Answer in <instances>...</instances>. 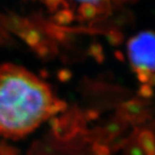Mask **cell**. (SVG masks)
Wrapping results in <instances>:
<instances>
[{
	"mask_svg": "<svg viewBox=\"0 0 155 155\" xmlns=\"http://www.w3.org/2000/svg\"><path fill=\"white\" fill-rule=\"evenodd\" d=\"M64 106L49 84L25 67L0 66V136L23 138Z\"/></svg>",
	"mask_w": 155,
	"mask_h": 155,
	"instance_id": "6da1fadb",
	"label": "cell"
},
{
	"mask_svg": "<svg viewBox=\"0 0 155 155\" xmlns=\"http://www.w3.org/2000/svg\"><path fill=\"white\" fill-rule=\"evenodd\" d=\"M128 58L134 69L155 71V33L143 31L127 42Z\"/></svg>",
	"mask_w": 155,
	"mask_h": 155,
	"instance_id": "7a4b0ae2",
	"label": "cell"
},
{
	"mask_svg": "<svg viewBox=\"0 0 155 155\" xmlns=\"http://www.w3.org/2000/svg\"><path fill=\"white\" fill-rule=\"evenodd\" d=\"M146 112L142 103L138 100H132L124 103L121 107V116L123 119L134 122H142Z\"/></svg>",
	"mask_w": 155,
	"mask_h": 155,
	"instance_id": "3957f363",
	"label": "cell"
},
{
	"mask_svg": "<svg viewBox=\"0 0 155 155\" xmlns=\"http://www.w3.org/2000/svg\"><path fill=\"white\" fill-rule=\"evenodd\" d=\"M138 145L146 155L155 154V137L149 130H142L138 135Z\"/></svg>",
	"mask_w": 155,
	"mask_h": 155,
	"instance_id": "277c9868",
	"label": "cell"
},
{
	"mask_svg": "<svg viewBox=\"0 0 155 155\" xmlns=\"http://www.w3.org/2000/svg\"><path fill=\"white\" fill-rule=\"evenodd\" d=\"M138 95L144 99H148V98H151L152 97H153L154 91L151 85L147 84H143L139 88Z\"/></svg>",
	"mask_w": 155,
	"mask_h": 155,
	"instance_id": "5b68a950",
	"label": "cell"
},
{
	"mask_svg": "<svg viewBox=\"0 0 155 155\" xmlns=\"http://www.w3.org/2000/svg\"><path fill=\"white\" fill-rule=\"evenodd\" d=\"M134 72H136V76L140 82L142 84L148 83L150 77L152 75V72L150 71L145 69H134Z\"/></svg>",
	"mask_w": 155,
	"mask_h": 155,
	"instance_id": "8992f818",
	"label": "cell"
},
{
	"mask_svg": "<svg viewBox=\"0 0 155 155\" xmlns=\"http://www.w3.org/2000/svg\"><path fill=\"white\" fill-rule=\"evenodd\" d=\"M129 155H145L143 151L140 148V147H132L129 150Z\"/></svg>",
	"mask_w": 155,
	"mask_h": 155,
	"instance_id": "52a82bcc",
	"label": "cell"
},
{
	"mask_svg": "<svg viewBox=\"0 0 155 155\" xmlns=\"http://www.w3.org/2000/svg\"><path fill=\"white\" fill-rule=\"evenodd\" d=\"M75 3H80L83 5H96L101 2L102 0H72Z\"/></svg>",
	"mask_w": 155,
	"mask_h": 155,
	"instance_id": "ba28073f",
	"label": "cell"
},
{
	"mask_svg": "<svg viewBox=\"0 0 155 155\" xmlns=\"http://www.w3.org/2000/svg\"><path fill=\"white\" fill-rule=\"evenodd\" d=\"M148 84L151 85L152 87L155 86V73H152V75L150 77L149 81H148Z\"/></svg>",
	"mask_w": 155,
	"mask_h": 155,
	"instance_id": "9c48e42d",
	"label": "cell"
},
{
	"mask_svg": "<svg viewBox=\"0 0 155 155\" xmlns=\"http://www.w3.org/2000/svg\"><path fill=\"white\" fill-rule=\"evenodd\" d=\"M153 155H155V154H153Z\"/></svg>",
	"mask_w": 155,
	"mask_h": 155,
	"instance_id": "30bf717a",
	"label": "cell"
}]
</instances>
